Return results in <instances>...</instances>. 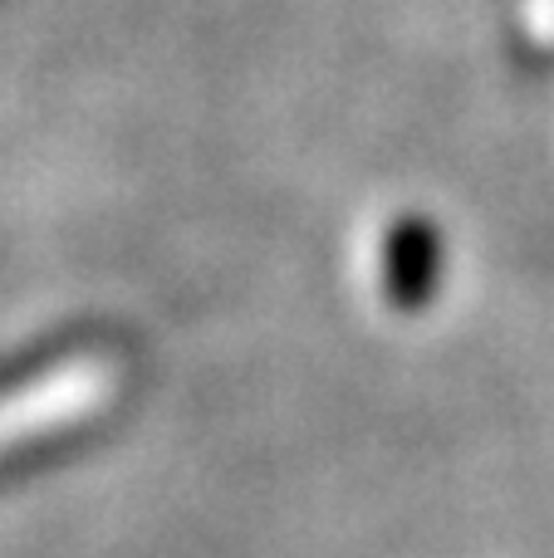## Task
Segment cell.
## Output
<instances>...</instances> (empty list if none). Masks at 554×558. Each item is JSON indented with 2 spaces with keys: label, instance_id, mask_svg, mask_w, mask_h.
<instances>
[{
  "label": "cell",
  "instance_id": "obj_1",
  "mask_svg": "<svg viewBox=\"0 0 554 558\" xmlns=\"http://www.w3.org/2000/svg\"><path fill=\"white\" fill-rule=\"evenodd\" d=\"M442 231L427 216H398L383 235V294L402 314L427 308V299L442 289Z\"/></svg>",
  "mask_w": 554,
  "mask_h": 558
}]
</instances>
